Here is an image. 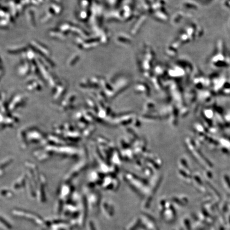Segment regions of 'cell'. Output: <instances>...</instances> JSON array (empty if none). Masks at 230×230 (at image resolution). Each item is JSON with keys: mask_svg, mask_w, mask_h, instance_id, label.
<instances>
[]
</instances>
